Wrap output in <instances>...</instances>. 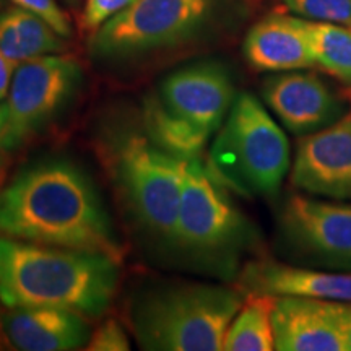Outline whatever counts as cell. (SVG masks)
<instances>
[{"instance_id": "20", "label": "cell", "mask_w": 351, "mask_h": 351, "mask_svg": "<svg viewBox=\"0 0 351 351\" xmlns=\"http://www.w3.org/2000/svg\"><path fill=\"white\" fill-rule=\"evenodd\" d=\"M304 26L315 65L351 85V28L311 20Z\"/></svg>"}, {"instance_id": "27", "label": "cell", "mask_w": 351, "mask_h": 351, "mask_svg": "<svg viewBox=\"0 0 351 351\" xmlns=\"http://www.w3.org/2000/svg\"><path fill=\"white\" fill-rule=\"evenodd\" d=\"M7 117H8L7 103H0V137H2L3 130H5V125H7Z\"/></svg>"}, {"instance_id": "4", "label": "cell", "mask_w": 351, "mask_h": 351, "mask_svg": "<svg viewBox=\"0 0 351 351\" xmlns=\"http://www.w3.org/2000/svg\"><path fill=\"white\" fill-rule=\"evenodd\" d=\"M210 163L213 174L241 194L271 197L291 165L289 143L261 101L241 93L219 127Z\"/></svg>"}, {"instance_id": "26", "label": "cell", "mask_w": 351, "mask_h": 351, "mask_svg": "<svg viewBox=\"0 0 351 351\" xmlns=\"http://www.w3.org/2000/svg\"><path fill=\"white\" fill-rule=\"evenodd\" d=\"M15 65H13L10 60L5 59V56L0 52V103L2 99L5 98L10 91V85H12V78L13 73H15Z\"/></svg>"}, {"instance_id": "29", "label": "cell", "mask_w": 351, "mask_h": 351, "mask_svg": "<svg viewBox=\"0 0 351 351\" xmlns=\"http://www.w3.org/2000/svg\"><path fill=\"white\" fill-rule=\"evenodd\" d=\"M65 2H67L69 5H77V3H78V0H65Z\"/></svg>"}, {"instance_id": "25", "label": "cell", "mask_w": 351, "mask_h": 351, "mask_svg": "<svg viewBox=\"0 0 351 351\" xmlns=\"http://www.w3.org/2000/svg\"><path fill=\"white\" fill-rule=\"evenodd\" d=\"M332 302L333 314H335L337 320H339L341 330L345 333L346 343H348V351H351V302Z\"/></svg>"}, {"instance_id": "8", "label": "cell", "mask_w": 351, "mask_h": 351, "mask_svg": "<svg viewBox=\"0 0 351 351\" xmlns=\"http://www.w3.org/2000/svg\"><path fill=\"white\" fill-rule=\"evenodd\" d=\"M82 83V69L67 56L47 54L15 69L0 150L13 152L64 111Z\"/></svg>"}, {"instance_id": "15", "label": "cell", "mask_w": 351, "mask_h": 351, "mask_svg": "<svg viewBox=\"0 0 351 351\" xmlns=\"http://www.w3.org/2000/svg\"><path fill=\"white\" fill-rule=\"evenodd\" d=\"M239 287L245 295L306 296L351 302V270L326 271L257 261L244 267Z\"/></svg>"}, {"instance_id": "6", "label": "cell", "mask_w": 351, "mask_h": 351, "mask_svg": "<svg viewBox=\"0 0 351 351\" xmlns=\"http://www.w3.org/2000/svg\"><path fill=\"white\" fill-rule=\"evenodd\" d=\"M223 0H132L96 29L98 59L125 60L191 41L213 20Z\"/></svg>"}, {"instance_id": "1", "label": "cell", "mask_w": 351, "mask_h": 351, "mask_svg": "<svg viewBox=\"0 0 351 351\" xmlns=\"http://www.w3.org/2000/svg\"><path fill=\"white\" fill-rule=\"evenodd\" d=\"M0 236L103 254L117 262L124 256L95 184L64 160L26 166L0 189Z\"/></svg>"}, {"instance_id": "21", "label": "cell", "mask_w": 351, "mask_h": 351, "mask_svg": "<svg viewBox=\"0 0 351 351\" xmlns=\"http://www.w3.org/2000/svg\"><path fill=\"white\" fill-rule=\"evenodd\" d=\"M283 3L304 20L351 28V0H283Z\"/></svg>"}, {"instance_id": "12", "label": "cell", "mask_w": 351, "mask_h": 351, "mask_svg": "<svg viewBox=\"0 0 351 351\" xmlns=\"http://www.w3.org/2000/svg\"><path fill=\"white\" fill-rule=\"evenodd\" d=\"M160 99L169 111L210 137L219 130L234 103V85L219 64H197L171 73Z\"/></svg>"}, {"instance_id": "7", "label": "cell", "mask_w": 351, "mask_h": 351, "mask_svg": "<svg viewBox=\"0 0 351 351\" xmlns=\"http://www.w3.org/2000/svg\"><path fill=\"white\" fill-rule=\"evenodd\" d=\"M187 161L142 134H125L114 152V171L130 210L145 230L165 243L174 244Z\"/></svg>"}, {"instance_id": "2", "label": "cell", "mask_w": 351, "mask_h": 351, "mask_svg": "<svg viewBox=\"0 0 351 351\" xmlns=\"http://www.w3.org/2000/svg\"><path fill=\"white\" fill-rule=\"evenodd\" d=\"M119 285V262L0 236V302L7 307H60L85 317L106 314Z\"/></svg>"}, {"instance_id": "17", "label": "cell", "mask_w": 351, "mask_h": 351, "mask_svg": "<svg viewBox=\"0 0 351 351\" xmlns=\"http://www.w3.org/2000/svg\"><path fill=\"white\" fill-rule=\"evenodd\" d=\"M65 49L62 36L41 16L21 7L0 13V52L19 67L26 60Z\"/></svg>"}, {"instance_id": "13", "label": "cell", "mask_w": 351, "mask_h": 351, "mask_svg": "<svg viewBox=\"0 0 351 351\" xmlns=\"http://www.w3.org/2000/svg\"><path fill=\"white\" fill-rule=\"evenodd\" d=\"M271 326L278 351H348L330 301L275 296Z\"/></svg>"}, {"instance_id": "18", "label": "cell", "mask_w": 351, "mask_h": 351, "mask_svg": "<svg viewBox=\"0 0 351 351\" xmlns=\"http://www.w3.org/2000/svg\"><path fill=\"white\" fill-rule=\"evenodd\" d=\"M145 134L156 147L181 160L202 155L210 135L189 124L165 106L160 98H148L143 108Z\"/></svg>"}, {"instance_id": "23", "label": "cell", "mask_w": 351, "mask_h": 351, "mask_svg": "<svg viewBox=\"0 0 351 351\" xmlns=\"http://www.w3.org/2000/svg\"><path fill=\"white\" fill-rule=\"evenodd\" d=\"M12 2L16 7H21L25 10L34 13V15L41 16L62 38H69L70 33H72L69 16L65 15L62 8L57 5L56 0H12Z\"/></svg>"}, {"instance_id": "19", "label": "cell", "mask_w": 351, "mask_h": 351, "mask_svg": "<svg viewBox=\"0 0 351 351\" xmlns=\"http://www.w3.org/2000/svg\"><path fill=\"white\" fill-rule=\"evenodd\" d=\"M275 296L247 295L232 319L225 337L226 351H271L275 350L271 311Z\"/></svg>"}, {"instance_id": "30", "label": "cell", "mask_w": 351, "mask_h": 351, "mask_svg": "<svg viewBox=\"0 0 351 351\" xmlns=\"http://www.w3.org/2000/svg\"><path fill=\"white\" fill-rule=\"evenodd\" d=\"M2 345H5V341H3V339H2V333H0V350H2L3 348V346Z\"/></svg>"}, {"instance_id": "5", "label": "cell", "mask_w": 351, "mask_h": 351, "mask_svg": "<svg viewBox=\"0 0 351 351\" xmlns=\"http://www.w3.org/2000/svg\"><path fill=\"white\" fill-rule=\"evenodd\" d=\"M251 226L199 158L189 160L176 219L174 244L204 263L231 269L251 241Z\"/></svg>"}, {"instance_id": "9", "label": "cell", "mask_w": 351, "mask_h": 351, "mask_svg": "<svg viewBox=\"0 0 351 351\" xmlns=\"http://www.w3.org/2000/svg\"><path fill=\"white\" fill-rule=\"evenodd\" d=\"M283 230L314 262L351 270V204L293 195L283 210Z\"/></svg>"}, {"instance_id": "11", "label": "cell", "mask_w": 351, "mask_h": 351, "mask_svg": "<svg viewBox=\"0 0 351 351\" xmlns=\"http://www.w3.org/2000/svg\"><path fill=\"white\" fill-rule=\"evenodd\" d=\"M262 96L283 127L301 137L348 114V103L314 73L288 70L271 75L263 82Z\"/></svg>"}, {"instance_id": "14", "label": "cell", "mask_w": 351, "mask_h": 351, "mask_svg": "<svg viewBox=\"0 0 351 351\" xmlns=\"http://www.w3.org/2000/svg\"><path fill=\"white\" fill-rule=\"evenodd\" d=\"M83 317L60 307H8L0 315V333L13 350H80L91 337L90 326Z\"/></svg>"}, {"instance_id": "3", "label": "cell", "mask_w": 351, "mask_h": 351, "mask_svg": "<svg viewBox=\"0 0 351 351\" xmlns=\"http://www.w3.org/2000/svg\"><path fill=\"white\" fill-rule=\"evenodd\" d=\"M241 289L176 285L145 293L132 309V328L143 350L219 351L244 302Z\"/></svg>"}, {"instance_id": "10", "label": "cell", "mask_w": 351, "mask_h": 351, "mask_svg": "<svg viewBox=\"0 0 351 351\" xmlns=\"http://www.w3.org/2000/svg\"><path fill=\"white\" fill-rule=\"evenodd\" d=\"M291 184L306 194L351 202V112L300 140Z\"/></svg>"}, {"instance_id": "22", "label": "cell", "mask_w": 351, "mask_h": 351, "mask_svg": "<svg viewBox=\"0 0 351 351\" xmlns=\"http://www.w3.org/2000/svg\"><path fill=\"white\" fill-rule=\"evenodd\" d=\"M85 348L88 351H127L130 345L119 320L108 319L91 333Z\"/></svg>"}, {"instance_id": "24", "label": "cell", "mask_w": 351, "mask_h": 351, "mask_svg": "<svg viewBox=\"0 0 351 351\" xmlns=\"http://www.w3.org/2000/svg\"><path fill=\"white\" fill-rule=\"evenodd\" d=\"M132 0H86L83 10V25L88 29H98L109 19L117 15Z\"/></svg>"}, {"instance_id": "28", "label": "cell", "mask_w": 351, "mask_h": 351, "mask_svg": "<svg viewBox=\"0 0 351 351\" xmlns=\"http://www.w3.org/2000/svg\"><path fill=\"white\" fill-rule=\"evenodd\" d=\"M5 178H7V158L2 153V150H0V189H2Z\"/></svg>"}, {"instance_id": "16", "label": "cell", "mask_w": 351, "mask_h": 351, "mask_svg": "<svg viewBox=\"0 0 351 351\" xmlns=\"http://www.w3.org/2000/svg\"><path fill=\"white\" fill-rule=\"evenodd\" d=\"M247 62L261 72H288L314 67L304 19L269 15L257 21L244 39Z\"/></svg>"}]
</instances>
